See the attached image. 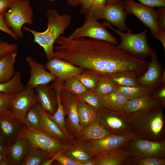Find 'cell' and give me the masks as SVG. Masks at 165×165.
Masks as SVG:
<instances>
[{
	"mask_svg": "<svg viewBox=\"0 0 165 165\" xmlns=\"http://www.w3.org/2000/svg\"><path fill=\"white\" fill-rule=\"evenodd\" d=\"M92 1L93 0H69L68 3L73 7L81 5L80 12L82 14H85L91 7Z\"/></svg>",
	"mask_w": 165,
	"mask_h": 165,
	"instance_id": "cell-41",
	"label": "cell"
},
{
	"mask_svg": "<svg viewBox=\"0 0 165 165\" xmlns=\"http://www.w3.org/2000/svg\"><path fill=\"white\" fill-rule=\"evenodd\" d=\"M0 142H3L0 138Z\"/></svg>",
	"mask_w": 165,
	"mask_h": 165,
	"instance_id": "cell-55",
	"label": "cell"
},
{
	"mask_svg": "<svg viewBox=\"0 0 165 165\" xmlns=\"http://www.w3.org/2000/svg\"><path fill=\"white\" fill-rule=\"evenodd\" d=\"M17 55V52H14L0 59V83L8 82L14 75V64Z\"/></svg>",
	"mask_w": 165,
	"mask_h": 165,
	"instance_id": "cell-28",
	"label": "cell"
},
{
	"mask_svg": "<svg viewBox=\"0 0 165 165\" xmlns=\"http://www.w3.org/2000/svg\"><path fill=\"white\" fill-rule=\"evenodd\" d=\"M145 6L152 7H165V0H137Z\"/></svg>",
	"mask_w": 165,
	"mask_h": 165,
	"instance_id": "cell-46",
	"label": "cell"
},
{
	"mask_svg": "<svg viewBox=\"0 0 165 165\" xmlns=\"http://www.w3.org/2000/svg\"><path fill=\"white\" fill-rule=\"evenodd\" d=\"M38 103L34 88L29 86L25 87L14 96L9 109L24 123L25 117L29 109Z\"/></svg>",
	"mask_w": 165,
	"mask_h": 165,
	"instance_id": "cell-16",
	"label": "cell"
},
{
	"mask_svg": "<svg viewBox=\"0 0 165 165\" xmlns=\"http://www.w3.org/2000/svg\"><path fill=\"white\" fill-rule=\"evenodd\" d=\"M118 86L134 87L140 85L138 82V76L133 72H121L109 76Z\"/></svg>",
	"mask_w": 165,
	"mask_h": 165,
	"instance_id": "cell-31",
	"label": "cell"
},
{
	"mask_svg": "<svg viewBox=\"0 0 165 165\" xmlns=\"http://www.w3.org/2000/svg\"><path fill=\"white\" fill-rule=\"evenodd\" d=\"M117 90L121 93L128 100L136 98L150 93L141 85L134 87L119 86Z\"/></svg>",
	"mask_w": 165,
	"mask_h": 165,
	"instance_id": "cell-35",
	"label": "cell"
},
{
	"mask_svg": "<svg viewBox=\"0 0 165 165\" xmlns=\"http://www.w3.org/2000/svg\"><path fill=\"white\" fill-rule=\"evenodd\" d=\"M150 93L162 105L165 106V85L154 90Z\"/></svg>",
	"mask_w": 165,
	"mask_h": 165,
	"instance_id": "cell-45",
	"label": "cell"
},
{
	"mask_svg": "<svg viewBox=\"0 0 165 165\" xmlns=\"http://www.w3.org/2000/svg\"><path fill=\"white\" fill-rule=\"evenodd\" d=\"M75 97L97 110L102 107L101 98L94 91L87 90L83 93Z\"/></svg>",
	"mask_w": 165,
	"mask_h": 165,
	"instance_id": "cell-38",
	"label": "cell"
},
{
	"mask_svg": "<svg viewBox=\"0 0 165 165\" xmlns=\"http://www.w3.org/2000/svg\"><path fill=\"white\" fill-rule=\"evenodd\" d=\"M16 94H7L0 93V113L9 109L11 101Z\"/></svg>",
	"mask_w": 165,
	"mask_h": 165,
	"instance_id": "cell-43",
	"label": "cell"
},
{
	"mask_svg": "<svg viewBox=\"0 0 165 165\" xmlns=\"http://www.w3.org/2000/svg\"><path fill=\"white\" fill-rule=\"evenodd\" d=\"M163 106L127 114L136 136L150 140L165 139Z\"/></svg>",
	"mask_w": 165,
	"mask_h": 165,
	"instance_id": "cell-2",
	"label": "cell"
},
{
	"mask_svg": "<svg viewBox=\"0 0 165 165\" xmlns=\"http://www.w3.org/2000/svg\"><path fill=\"white\" fill-rule=\"evenodd\" d=\"M150 57L151 60L149 62L147 70L138 78L137 80L140 85L151 93L165 85V70L162 64L158 60L156 50H154Z\"/></svg>",
	"mask_w": 165,
	"mask_h": 165,
	"instance_id": "cell-13",
	"label": "cell"
},
{
	"mask_svg": "<svg viewBox=\"0 0 165 165\" xmlns=\"http://www.w3.org/2000/svg\"><path fill=\"white\" fill-rule=\"evenodd\" d=\"M90 10L98 20L105 19L119 31L132 32L126 26V19L127 14L124 10L123 2L116 4L106 5L101 7H91Z\"/></svg>",
	"mask_w": 165,
	"mask_h": 165,
	"instance_id": "cell-12",
	"label": "cell"
},
{
	"mask_svg": "<svg viewBox=\"0 0 165 165\" xmlns=\"http://www.w3.org/2000/svg\"><path fill=\"white\" fill-rule=\"evenodd\" d=\"M49 1H50L51 2H54L56 0H49ZM69 0H67V2L69 1Z\"/></svg>",
	"mask_w": 165,
	"mask_h": 165,
	"instance_id": "cell-54",
	"label": "cell"
},
{
	"mask_svg": "<svg viewBox=\"0 0 165 165\" xmlns=\"http://www.w3.org/2000/svg\"><path fill=\"white\" fill-rule=\"evenodd\" d=\"M94 165H119L129 156L125 148L106 153L94 155Z\"/></svg>",
	"mask_w": 165,
	"mask_h": 165,
	"instance_id": "cell-24",
	"label": "cell"
},
{
	"mask_svg": "<svg viewBox=\"0 0 165 165\" xmlns=\"http://www.w3.org/2000/svg\"><path fill=\"white\" fill-rule=\"evenodd\" d=\"M112 134L97 121L83 128L79 138L86 140H98Z\"/></svg>",
	"mask_w": 165,
	"mask_h": 165,
	"instance_id": "cell-27",
	"label": "cell"
},
{
	"mask_svg": "<svg viewBox=\"0 0 165 165\" xmlns=\"http://www.w3.org/2000/svg\"><path fill=\"white\" fill-rule=\"evenodd\" d=\"M57 97V108L55 112L52 115H48L49 117L55 122L64 133L65 135L70 141L75 140L68 132L66 128L65 116L66 112L64 107L61 102L60 94L62 88L60 87H56L53 89Z\"/></svg>",
	"mask_w": 165,
	"mask_h": 165,
	"instance_id": "cell-26",
	"label": "cell"
},
{
	"mask_svg": "<svg viewBox=\"0 0 165 165\" xmlns=\"http://www.w3.org/2000/svg\"><path fill=\"white\" fill-rule=\"evenodd\" d=\"M33 12L28 0H13L5 13L4 21L7 26L19 38L23 37L22 29L25 24H33Z\"/></svg>",
	"mask_w": 165,
	"mask_h": 165,
	"instance_id": "cell-4",
	"label": "cell"
},
{
	"mask_svg": "<svg viewBox=\"0 0 165 165\" xmlns=\"http://www.w3.org/2000/svg\"><path fill=\"white\" fill-rule=\"evenodd\" d=\"M123 2L127 14H134L145 26L149 28L152 36L161 43L165 51V32L160 31L158 28L156 22L158 16L157 10L154 8L136 2L133 0H124Z\"/></svg>",
	"mask_w": 165,
	"mask_h": 165,
	"instance_id": "cell-6",
	"label": "cell"
},
{
	"mask_svg": "<svg viewBox=\"0 0 165 165\" xmlns=\"http://www.w3.org/2000/svg\"><path fill=\"white\" fill-rule=\"evenodd\" d=\"M21 73L20 70L16 72L9 81L5 83H0V93L7 94H16L25 88L21 79Z\"/></svg>",
	"mask_w": 165,
	"mask_h": 165,
	"instance_id": "cell-30",
	"label": "cell"
},
{
	"mask_svg": "<svg viewBox=\"0 0 165 165\" xmlns=\"http://www.w3.org/2000/svg\"><path fill=\"white\" fill-rule=\"evenodd\" d=\"M135 136L132 132L119 135L111 134L98 140L85 141L89 149L94 155L112 152L125 148L127 143Z\"/></svg>",
	"mask_w": 165,
	"mask_h": 165,
	"instance_id": "cell-11",
	"label": "cell"
},
{
	"mask_svg": "<svg viewBox=\"0 0 165 165\" xmlns=\"http://www.w3.org/2000/svg\"><path fill=\"white\" fill-rule=\"evenodd\" d=\"M96 120L112 134L133 132L127 115L101 107L97 111Z\"/></svg>",
	"mask_w": 165,
	"mask_h": 165,
	"instance_id": "cell-10",
	"label": "cell"
},
{
	"mask_svg": "<svg viewBox=\"0 0 165 165\" xmlns=\"http://www.w3.org/2000/svg\"><path fill=\"white\" fill-rule=\"evenodd\" d=\"M161 106L165 107L150 93L128 100L124 107L123 112L128 114L139 111L148 110Z\"/></svg>",
	"mask_w": 165,
	"mask_h": 165,
	"instance_id": "cell-22",
	"label": "cell"
},
{
	"mask_svg": "<svg viewBox=\"0 0 165 165\" xmlns=\"http://www.w3.org/2000/svg\"><path fill=\"white\" fill-rule=\"evenodd\" d=\"M107 0H93L91 7H101L106 5Z\"/></svg>",
	"mask_w": 165,
	"mask_h": 165,
	"instance_id": "cell-49",
	"label": "cell"
},
{
	"mask_svg": "<svg viewBox=\"0 0 165 165\" xmlns=\"http://www.w3.org/2000/svg\"><path fill=\"white\" fill-rule=\"evenodd\" d=\"M157 10L158 16L156 22L158 28L160 31L165 32V7H158Z\"/></svg>",
	"mask_w": 165,
	"mask_h": 165,
	"instance_id": "cell-42",
	"label": "cell"
},
{
	"mask_svg": "<svg viewBox=\"0 0 165 165\" xmlns=\"http://www.w3.org/2000/svg\"><path fill=\"white\" fill-rule=\"evenodd\" d=\"M13 0H0V16L4 14L11 5Z\"/></svg>",
	"mask_w": 165,
	"mask_h": 165,
	"instance_id": "cell-48",
	"label": "cell"
},
{
	"mask_svg": "<svg viewBox=\"0 0 165 165\" xmlns=\"http://www.w3.org/2000/svg\"><path fill=\"white\" fill-rule=\"evenodd\" d=\"M63 88L75 97L88 90L75 76L70 77L64 80Z\"/></svg>",
	"mask_w": 165,
	"mask_h": 165,
	"instance_id": "cell-36",
	"label": "cell"
},
{
	"mask_svg": "<svg viewBox=\"0 0 165 165\" xmlns=\"http://www.w3.org/2000/svg\"><path fill=\"white\" fill-rule=\"evenodd\" d=\"M75 76L87 89L94 91L100 77L97 75L86 71Z\"/></svg>",
	"mask_w": 165,
	"mask_h": 165,
	"instance_id": "cell-37",
	"label": "cell"
},
{
	"mask_svg": "<svg viewBox=\"0 0 165 165\" xmlns=\"http://www.w3.org/2000/svg\"><path fill=\"white\" fill-rule=\"evenodd\" d=\"M123 1V0H107L106 5L116 4L121 2Z\"/></svg>",
	"mask_w": 165,
	"mask_h": 165,
	"instance_id": "cell-52",
	"label": "cell"
},
{
	"mask_svg": "<svg viewBox=\"0 0 165 165\" xmlns=\"http://www.w3.org/2000/svg\"><path fill=\"white\" fill-rule=\"evenodd\" d=\"M41 116L38 102L32 106L27 113L24 123L28 128L35 130H40Z\"/></svg>",
	"mask_w": 165,
	"mask_h": 165,
	"instance_id": "cell-33",
	"label": "cell"
},
{
	"mask_svg": "<svg viewBox=\"0 0 165 165\" xmlns=\"http://www.w3.org/2000/svg\"><path fill=\"white\" fill-rule=\"evenodd\" d=\"M23 123L9 109L0 113V138L9 145L19 138L24 126Z\"/></svg>",
	"mask_w": 165,
	"mask_h": 165,
	"instance_id": "cell-15",
	"label": "cell"
},
{
	"mask_svg": "<svg viewBox=\"0 0 165 165\" xmlns=\"http://www.w3.org/2000/svg\"><path fill=\"white\" fill-rule=\"evenodd\" d=\"M60 97L67 116L65 119L67 130L73 138L76 139L79 138L80 132L83 129L80 125L78 117V100L63 87L60 92Z\"/></svg>",
	"mask_w": 165,
	"mask_h": 165,
	"instance_id": "cell-14",
	"label": "cell"
},
{
	"mask_svg": "<svg viewBox=\"0 0 165 165\" xmlns=\"http://www.w3.org/2000/svg\"><path fill=\"white\" fill-rule=\"evenodd\" d=\"M73 160L85 165L86 163L94 160V155L90 150L85 140L79 138L66 143L62 153Z\"/></svg>",
	"mask_w": 165,
	"mask_h": 165,
	"instance_id": "cell-19",
	"label": "cell"
},
{
	"mask_svg": "<svg viewBox=\"0 0 165 165\" xmlns=\"http://www.w3.org/2000/svg\"><path fill=\"white\" fill-rule=\"evenodd\" d=\"M18 46L15 43L9 44L4 41H0V59L14 52H16Z\"/></svg>",
	"mask_w": 165,
	"mask_h": 165,
	"instance_id": "cell-40",
	"label": "cell"
},
{
	"mask_svg": "<svg viewBox=\"0 0 165 165\" xmlns=\"http://www.w3.org/2000/svg\"><path fill=\"white\" fill-rule=\"evenodd\" d=\"M55 160L61 165H83L82 163L73 160L63 153L58 155Z\"/></svg>",
	"mask_w": 165,
	"mask_h": 165,
	"instance_id": "cell-44",
	"label": "cell"
},
{
	"mask_svg": "<svg viewBox=\"0 0 165 165\" xmlns=\"http://www.w3.org/2000/svg\"><path fill=\"white\" fill-rule=\"evenodd\" d=\"M61 153H59L56 155L50 158L46 159L44 160L41 164V165H51L52 163L55 160V159L57 156L59 154Z\"/></svg>",
	"mask_w": 165,
	"mask_h": 165,
	"instance_id": "cell-50",
	"label": "cell"
},
{
	"mask_svg": "<svg viewBox=\"0 0 165 165\" xmlns=\"http://www.w3.org/2000/svg\"><path fill=\"white\" fill-rule=\"evenodd\" d=\"M100 98L102 107L124 113L123 109L128 100L120 92L116 90Z\"/></svg>",
	"mask_w": 165,
	"mask_h": 165,
	"instance_id": "cell-25",
	"label": "cell"
},
{
	"mask_svg": "<svg viewBox=\"0 0 165 165\" xmlns=\"http://www.w3.org/2000/svg\"><path fill=\"white\" fill-rule=\"evenodd\" d=\"M25 61L30 67V75L25 87L31 86L34 88L38 85L49 83L57 78L48 71L44 65L37 62L31 57L27 56Z\"/></svg>",
	"mask_w": 165,
	"mask_h": 165,
	"instance_id": "cell-18",
	"label": "cell"
},
{
	"mask_svg": "<svg viewBox=\"0 0 165 165\" xmlns=\"http://www.w3.org/2000/svg\"><path fill=\"white\" fill-rule=\"evenodd\" d=\"M28 139L31 148L42 149L52 156L64 151L67 142L56 139L41 130H35L28 128L25 125L19 138Z\"/></svg>",
	"mask_w": 165,
	"mask_h": 165,
	"instance_id": "cell-8",
	"label": "cell"
},
{
	"mask_svg": "<svg viewBox=\"0 0 165 165\" xmlns=\"http://www.w3.org/2000/svg\"><path fill=\"white\" fill-rule=\"evenodd\" d=\"M114 31L120 37V44L116 46L118 48L126 51L131 55L139 58L144 59L150 57L154 50L148 46L147 41V29L142 32L134 34L132 32L124 33L112 27L110 24L104 21L102 23Z\"/></svg>",
	"mask_w": 165,
	"mask_h": 165,
	"instance_id": "cell-5",
	"label": "cell"
},
{
	"mask_svg": "<svg viewBox=\"0 0 165 165\" xmlns=\"http://www.w3.org/2000/svg\"><path fill=\"white\" fill-rule=\"evenodd\" d=\"M118 87L109 76H102L100 78L94 91L101 97L117 90Z\"/></svg>",
	"mask_w": 165,
	"mask_h": 165,
	"instance_id": "cell-34",
	"label": "cell"
},
{
	"mask_svg": "<svg viewBox=\"0 0 165 165\" xmlns=\"http://www.w3.org/2000/svg\"><path fill=\"white\" fill-rule=\"evenodd\" d=\"M31 149L30 141L22 137L8 145L6 154L9 165H21Z\"/></svg>",
	"mask_w": 165,
	"mask_h": 165,
	"instance_id": "cell-20",
	"label": "cell"
},
{
	"mask_svg": "<svg viewBox=\"0 0 165 165\" xmlns=\"http://www.w3.org/2000/svg\"><path fill=\"white\" fill-rule=\"evenodd\" d=\"M78 100V113L79 124L83 128L97 121V110L84 101Z\"/></svg>",
	"mask_w": 165,
	"mask_h": 165,
	"instance_id": "cell-29",
	"label": "cell"
},
{
	"mask_svg": "<svg viewBox=\"0 0 165 165\" xmlns=\"http://www.w3.org/2000/svg\"><path fill=\"white\" fill-rule=\"evenodd\" d=\"M38 102L49 115H52L57 108L56 93L49 83L37 86L34 88Z\"/></svg>",
	"mask_w": 165,
	"mask_h": 165,
	"instance_id": "cell-21",
	"label": "cell"
},
{
	"mask_svg": "<svg viewBox=\"0 0 165 165\" xmlns=\"http://www.w3.org/2000/svg\"><path fill=\"white\" fill-rule=\"evenodd\" d=\"M8 145L3 142H0V153L6 152Z\"/></svg>",
	"mask_w": 165,
	"mask_h": 165,
	"instance_id": "cell-51",
	"label": "cell"
},
{
	"mask_svg": "<svg viewBox=\"0 0 165 165\" xmlns=\"http://www.w3.org/2000/svg\"><path fill=\"white\" fill-rule=\"evenodd\" d=\"M44 66L48 71L57 78L64 81L84 71L80 68L55 57L48 61Z\"/></svg>",
	"mask_w": 165,
	"mask_h": 165,
	"instance_id": "cell-17",
	"label": "cell"
},
{
	"mask_svg": "<svg viewBox=\"0 0 165 165\" xmlns=\"http://www.w3.org/2000/svg\"><path fill=\"white\" fill-rule=\"evenodd\" d=\"M6 156V152L0 153V163Z\"/></svg>",
	"mask_w": 165,
	"mask_h": 165,
	"instance_id": "cell-53",
	"label": "cell"
},
{
	"mask_svg": "<svg viewBox=\"0 0 165 165\" xmlns=\"http://www.w3.org/2000/svg\"><path fill=\"white\" fill-rule=\"evenodd\" d=\"M48 20L46 29L40 32L24 26L23 29L32 34L34 42L44 49L48 61L52 58L54 52V45L56 40L65 32L70 26L72 18L69 15L60 14L54 9H50L46 13Z\"/></svg>",
	"mask_w": 165,
	"mask_h": 165,
	"instance_id": "cell-3",
	"label": "cell"
},
{
	"mask_svg": "<svg viewBox=\"0 0 165 165\" xmlns=\"http://www.w3.org/2000/svg\"><path fill=\"white\" fill-rule=\"evenodd\" d=\"M38 103L41 116L40 130L63 142H67L70 141L63 131L49 117L46 111Z\"/></svg>",
	"mask_w": 165,
	"mask_h": 165,
	"instance_id": "cell-23",
	"label": "cell"
},
{
	"mask_svg": "<svg viewBox=\"0 0 165 165\" xmlns=\"http://www.w3.org/2000/svg\"><path fill=\"white\" fill-rule=\"evenodd\" d=\"M4 15L3 14L0 16V30L7 33L14 39H18V37L11 29L9 28L6 25L3 18Z\"/></svg>",
	"mask_w": 165,
	"mask_h": 165,
	"instance_id": "cell-47",
	"label": "cell"
},
{
	"mask_svg": "<svg viewBox=\"0 0 165 165\" xmlns=\"http://www.w3.org/2000/svg\"><path fill=\"white\" fill-rule=\"evenodd\" d=\"M125 147L134 158H165V140H150L135 136Z\"/></svg>",
	"mask_w": 165,
	"mask_h": 165,
	"instance_id": "cell-9",
	"label": "cell"
},
{
	"mask_svg": "<svg viewBox=\"0 0 165 165\" xmlns=\"http://www.w3.org/2000/svg\"><path fill=\"white\" fill-rule=\"evenodd\" d=\"M131 157L132 164L138 165H165V159L151 157L144 158Z\"/></svg>",
	"mask_w": 165,
	"mask_h": 165,
	"instance_id": "cell-39",
	"label": "cell"
},
{
	"mask_svg": "<svg viewBox=\"0 0 165 165\" xmlns=\"http://www.w3.org/2000/svg\"><path fill=\"white\" fill-rule=\"evenodd\" d=\"M68 38L73 39L81 38H90L118 44L116 39L102 24L98 21L91 11L85 14V21L82 26L76 29Z\"/></svg>",
	"mask_w": 165,
	"mask_h": 165,
	"instance_id": "cell-7",
	"label": "cell"
},
{
	"mask_svg": "<svg viewBox=\"0 0 165 165\" xmlns=\"http://www.w3.org/2000/svg\"><path fill=\"white\" fill-rule=\"evenodd\" d=\"M105 41L88 38L78 53L79 64L85 71L100 76L130 72L139 77L147 70L149 62L136 57Z\"/></svg>",
	"mask_w": 165,
	"mask_h": 165,
	"instance_id": "cell-1",
	"label": "cell"
},
{
	"mask_svg": "<svg viewBox=\"0 0 165 165\" xmlns=\"http://www.w3.org/2000/svg\"><path fill=\"white\" fill-rule=\"evenodd\" d=\"M53 156L40 149L31 148L21 165H41L46 159Z\"/></svg>",
	"mask_w": 165,
	"mask_h": 165,
	"instance_id": "cell-32",
	"label": "cell"
}]
</instances>
